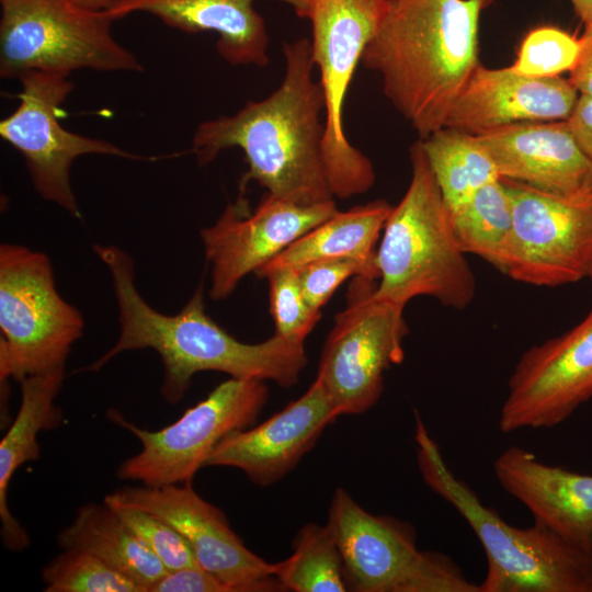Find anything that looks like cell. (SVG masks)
<instances>
[{
    "label": "cell",
    "mask_w": 592,
    "mask_h": 592,
    "mask_svg": "<svg viewBox=\"0 0 592 592\" xmlns=\"http://www.w3.org/2000/svg\"><path fill=\"white\" fill-rule=\"evenodd\" d=\"M377 284L374 276H353L322 348L317 377L340 415L371 409L384 390V373L405 358V307L378 299Z\"/></svg>",
    "instance_id": "cell-10"
},
{
    "label": "cell",
    "mask_w": 592,
    "mask_h": 592,
    "mask_svg": "<svg viewBox=\"0 0 592 592\" xmlns=\"http://www.w3.org/2000/svg\"><path fill=\"white\" fill-rule=\"evenodd\" d=\"M475 136L500 178L561 194L592 184V163L567 121L516 123Z\"/></svg>",
    "instance_id": "cell-20"
},
{
    "label": "cell",
    "mask_w": 592,
    "mask_h": 592,
    "mask_svg": "<svg viewBox=\"0 0 592 592\" xmlns=\"http://www.w3.org/2000/svg\"><path fill=\"white\" fill-rule=\"evenodd\" d=\"M579 41V55L568 80L580 95L592 98V24L584 25Z\"/></svg>",
    "instance_id": "cell-34"
},
{
    "label": "cell",
    "mask_w": 592,
    "mask_h": 592,
    "mask_svg": "<svg viewBox=\"0 0 592 592\" xmlns=\"http://www.w3.org/2000/svg\"><path fill=\"white\" fill-rule=\"evenodd\" d=\"M267 398L264 380L230 377L177 421L153 431L111 410L109 418L133 433L141 445L118 466L117 477L147 487L192 482L224 437L254 423Z\"/></svg>",
    "instance_id": "cell-11"
},
{
    "label": "cell",
    "mask_w": 592,
    "mask_h": 592,
    "mask_svg": "<svg viewBox=\"0 0 592 592\" xmlns=\"http://www.w3.org/2000/svg\"><path fill=\"white\" fill-rule=\"evenodd\" d=\"M21 91L15 111L0 123V136L24 158L35 191L73 218L82 219L70 184V169L84 155L155 160L114 144L72 133L59 122L60 106L73 89L66 76L31 71L18 79Z\"/></svg>",
    "instance_id": "cell-13"
},
{
    "label": "cell",
    "mask_w": 592,
    "mask_h": 592,
    "mask_svg": "<svg viewBox=\"0 0 592 592\" xmlns=\"http://www.w3.org/2000/svg\"><path fill=\"white\" fill-rule=\"evenodd\" d=\"M588 278H590L592 281V263L590 265Z\"/></svg>",
    "instance_id": "cell-38"
},
{
    "label": "cell",
    "mask_w": 592,
    "mask_h": 592,
    "mask_svg": "<svg viewBox=\"0 0 592 592\" xmlns=\"http://www.w3.org/2000/svg\"><path fill=\"white\" fill-rule=\"evenodd\" d=\"M579 50V38L555 26H540L524 37L511 67L533 77H555L573 68Z\"/></svg>",
    "instance_id": "cell-29"
},
{
    "label": "cell",
    "mask_w": 592,
    "mask_h": 592,
    "mask_svg": "<svg viewBox=\"0 0 592 592\" xmlns=\"http://www.w3.org/2000/svg\"><path fill=\"white\" fill-rule=\"evenodd\" d=\"M339 412L323 384L315 380L298 399L264 422L224 437L205 466L238 468L255 485H273L292 471Z\"/></svg>",
    "instance_id": "cell-17"
},
{
    "label": "cell",
    "mask_w": 592,
    "mask_h": 592,
    "mask_svg": "<svg viewBox=\"0 0 592 592\" xmlns=\"http://www.w3.org/2000/svg\"><path fill=\"white\" fill-rule=\"evenodd\" d=\"M103 502L146 511L173 526L189 543L197 565L232 592L285 591L274 576V563L251 551L223 511L203 499L192 482L126 486L105 496Z\"/></svg>",
    "instance_id": "cell-15"
},
{
    "label": "cell",
    "mask_w": 592,
    "mask_h": 592,
    "mask_svg": "<svg viewBox=\"0 0 592 592\" xmlns=\"http://www.w3.org/2000/svg\"><path fill=\"white\" fill-rule=\"evenodd\" d=\"M62 548L88 551L149 592L168 571L107 505L90 503L57 535Z\"/></svg>",
    "instance_id": "cell-24"
},
{
    "label": "cell",
    "mask_w": 592,
    "mask_h": 592,
    "mask_svg": "<svg viewBox=\"0 0 592 592\" xmlns=\"http://www.w3.org/2000/svg\"><path fill=\"white\" fill-rule=\"evenodd\" d=\"M264 278L270 284V311L275 334L305 340L320 320L321 311L315 310L307 303L296 269H278Z\"/></svg>",
    "instance_id": "cell-30"
},
{
    "label": "cell",
    "mask_w": 592,
    "mask_h": 592,
    "mask_svg": "<svg viewBox=\"0 0 592 592\" xmlns=\"http://www.w3.org/2000/svg\"><path fill=\"white\" fill-rule=\"evenodd\" d=\"M0 76L31 71L68 77L78 69L143 71L135 54L112 33L104 10L73 0H0Z\"/></svg>",
    "instance_id": "cell-8"
},
{
    "label": "cell",
    "mask_w": 592,
    "mask_h": 592,
    "mask_svg": "<svg viewBox=\"0 0 592 592\" xmlns=\"http://www.w3.org/2000/svg\"><path fill=\"white\" fill-rule=\"evenodd\" d=\"M46 592H146L94 555L64 548L42 571Z\"/></svg>",
    "instance_id": "cell-28"
},
{
    "label": "cell",
    "mask_w": 592,
    "mask_h": 592,
    "mask_svg": "<svg viewBox=\"0 0 592 592\" xmlns=\"http://www.w3.org/2000/svg\"><path fill=\"white\" fill-rule=\"evenodd\" d=\"M167 571L198 566L185 538L163 520L136 508L109 504Z\"/></svg>",
    "instance_id": "cell-31"
},
{
    "label": "cell",
    "mask_w": 592,
    "mask_h": 592,
    "mask_svg": "<svg viewBox=\"0 0 592 592\" xmlns=\"http://www.w3.org/2000/svg\"><path fill=\"white\" fill-rule=\"evenodd\" d=\"M274 576L295 592L349 591L343 561L327 525L308 523L293 542V554L274 563Z\"/></svg>",
    "instance_id": "cell-27"
},
{
    "label": "cell",
    "mask_w": 592,
    "mask_h": 592,
    "mask_svg": "<svg viewBox=\"0 0 592 592\" xmlns=\"http://www.w3.org/2000/svg\"><path fill=\"white\" fill-rule=\"evenodd\" d=\"M361 64L420 139L443 128L478 66L481 13L493 0H387Z\"/></svg>",
    "instance_id": "cell-3"
},
{
    "label": "cell",
    "mask_w": 592,
    "mask_h": 592,
    "mask_svg": "<svg viewBox=\"0 0 592 592\" xmlns=\"http://www.w3.org/2000/svg\"><path fill=\"white\" fill-rule=\"evenodd\" d=\"M451 215L462 251L500 272L513 230L512 203L502 179L483 185Z\"/></svg>",
    "instance_id": "cell-26"
},
{
    "label": "cell",
    "mask_w": 592,
    "mask_h": 592,
    "mask_svg": "<svg viewBox=\"0 0 592 592\" xmlns=\"http://www.w3.org/2000/svg\"><path fill=\"white\" fill-rule=\"evenodd\" d=\"M392 206L384 200L337 210L328 219L299 237L260 267L255 275L329 258H353L376 264V242ZM377 265V264H376Z\"/></svg>",
    "instance_id": "cell-23"
},
{
    "label": "cell",
    "mask_w": 592,
    "mask_h": 592,
    "mask_svg": "<svg viewBox=\"0 0 592 592\" xmlns=\"http://www.w3.org/2000/svg\"><path fill=\"white\" fill-rule=\"evenodd\" d=\"M511 198L513 230L501 273L556 287L589 275L592 263V184L569 194L501 178Z\"/></svg>",
    "instance_id": "cell-12"
},
{
    "label": "cell",
    "mask_w": 592,
    "mask_h": 592,
    "mask_svg": "<svg viewBox=\"0 0 592 592\" xmlns=\"http://www.w3.org/2000/svg\"><path fill=\"white\" fill-rule=\"evenodd\" d=\"M311 26V58L325 96L323 162L333 197L362 194L375 183L371 160L348 139L343 105L362 54L387 0H278Z\"/></svg>",
    "instance_id": "cell-6"
},
{
    "label": "cell",
    "mask_w": 592,
    "mask_h": 592,
    "mask_svg": "<svg viewBox=\"0 0 592 592\" xmlns=\"http://www.w3.org/2000/svg\"><path fill=\"white\" fill-rule=\"evenodd\" d=\"M79 5L91 10H104L114 0H73Z\"/></svg>",
    "instance_id": "cell-37"
},
{
    "label": "cell",
    "mask_w": 592,
    "mask_h": 592,
    "mask_svg": "<svg viewBox=\"0 0 592 592\" xmlns=\"http://www.w3.org/2000/svg\"><path fill=\"white\" fill-rule=\"evenodd\" d=\"M414 418L417 462L424 482L462 515L485 550L481 592H592V554L538 522L528 527L506 523L455 476L418 412Z\"/></svg>",
    "instance_id": "cell-4"
},
{
    "label": "cell",
    "mask_w": 592,
    "mask_h": 592,
    "mask_svg": "<svg viewBox=\"0 0 592 592\" xmlns=\"http://www.w3.org/2000/svg\"><path fill=\"white\" fill-rule=\"evenodd\" d=\"M567 123L580 149L592 163V98L579 94Z\"/></svg>",
    "instance_id": "cell-35"
},
{
    "label": "cell",
    "mask_w": 592,
    "mask_h": 592,
    "mask_svg": "<svg viewBox=\"0 0 592 592\" xmlns=\"http://www.w3.org/2000/svg\"><path fill=\"white\" fill-rule=\"evenodd\" d=\"M283 54L285 70L278 88L234 115L201 123L191 152L206 166L223 150L240 148L248 163L241 193L255 181L269 194L298 205L333 201L322 152L325 96L312 77L310 41L284 43Z\"/></svg>",
    "instance_id": "cell-2"
},
{
    "label": "cell",
    "mask_w": 592,
    "mask_h": 592,
    "mask_svg": "<svg viewBox=\"0 0 592 592\" xmlns=\"http://www.w3.org/2000/svg\"><path fill=\"white\" fill-rule=\"evenodd\" d=\"M592 399V306L565 333L524 351L514 366L498 426L502 433L549 429Z\"/></svg>",
    "instance_id": "cell-14"
},
{
    "label": "cell",
    "mask_w": 592,
    "mask_h": 592,
    "mask_svg": "<svg viewBox=\"0 0 592 592\" xmlns=\"http://www.w3.org/2000/svg\"><path fill=\"white\" fill-rule=\"evenodd\" d=\"M254 1L114 0L104 11L114 21L144 12L186 33H217V52L230 65L265 67L269 34Z\"/></svg>",
    "instance_id": "cell-21"
},
{
    "label": "cell",
    "mask_w": 592,
    "mask_h": 592,
    "mask_svg": "<svg viewBox=\"0 0 592 592\" xmlns=\"http://www.w3.org/2000/svg\"><path fill=\"white\" fill-rule=\"evenodd\" d=\"M65 377L66 372H58L22 379L18 413L0 442V534L3 545L13 551L23 550L31 540L9 509V485L19 467L39 458V433L61 422L55 399Z\"/></svg>",
    "instance_id": "cell-22"
},
{
    "label": "cell",
    "mask_w": 592,
    "mask_h": 592,
    "mask_svg": "<svg viewBox=\"0 0 592 592\" xmlns=\"http://www.w3.org/2000/svg\"><path fill=\"white\" fill-rule=\"evenodd\" d=\"M106 265L118 307L119 334L115 344L81 371H99L123 352L151 349L163 366L161 396L175 405L203 371L239 379L272 380L288 388L298 383L308 358L305 340L274 335L260 343H244L218 326L206 312L204 283L174 315L152 308L135 285L133 258L115 244H94Z\"/></svg>",
    "instance_id": "cell-1"
},
{
    "label": "cell",
    "mask_w": 592,
    "mask_h": 592,
    "mask_svg": "<svg viewBox=\"0 0 592 592\" xmlns=\"http://www.w3.org/2000/svg\"><path fill=\"white\" fill-rule=\"evenodd\" d=\"M149 592H232L231 588L200 566L168 571Z\"/></svg>",
    "instance_id": "cell-33"
},
{
    "label": "cell",
    "mask_w": 592,
    "mask_h": 592,
    "mask_svg": "<svg viewBox=\"0 0 592 592\" xmlns=\"http://www.w3.org/2000/svg\"><path fill=\"white\" fill-rule=\"evenodd\" d=\"M334 201L298 205L266 193L253 212L243 196L201 230L210 264L209 297L227 298L240 281L337 212Z\"/></svg>",
    "instance_id": "cell-16"
},
{
    "label": "cell",
    "mask_w": 592,
    "mask_h": 592,
    "mask_svg": "<svg viewBox=\"0 0 592 592\" xmlns=\"http://www.w3.org/2000/svg\"><path fill=\"white\" fill-rule=\"evenodd\" d=\"M296 271L307 303L319 311L346 278L360 274L379 278L376 264L353 258L320 259L306 263Z\"/></svg>",
    "instance_id": "cell-32"
},
{
    "label": "cell",
    "mask_w": 592,
    "mask_h": 592,
    "mask_svg": "<svg viewBox=\"0 0 592 592\" xmlns=\"http://www.w3.org/2000/svg\"><path fill=\"white\" fill-rule=\"evenodd\" d=\"M493 473L502 489L525 505L535 522L592 554V475L546 464L520 446L498 455Z\"/></svg>",
    "instance_id": "cell-19"
},
{
    "label": "cell",
    "mask_w": 592,
    "mask_h": 592,
    "mask_svg": "<svg viewBox=\"0 0 592 592\" xmlns=\"http://www.w3.org/2000/svg\"><path fill=\"white\" fill-rule=\"evenodd\" d=\"M420 140L451 213L483 185L500 178L493 160L475 135L443 127Z\"/></svg>",
    "instance_id": "cell-25"
},
{
    "label": "cell",
    "mask_w": 592,
    "mask_h": 592,
    "mask_svg": "<svg viewBox=\"0 0 592 592\" xmlns=\"http://www.w3.org/2000/svg\"><path fill=\"white\" fill-rule=\"evenodd\" d=\"M579 93L560 76L533 77L511 66L478 64L453 103L444 127L471 135L516 123L567 121Z\"/></svg>",
    "instance_id": "cell-18"
},
{
    "label": "cell",
    "mask_w": 592,
    "mask_h": 592,
    "mask_svg": "<svg viewBox=\"0 0 592 592\" xmlns=\"http://www.w3.org/2000/svg\"><path fill=\"white\" fill-rule=\"evenodd\" d=\"M410 162L409 186L392 206L376 252L375 296L402 307L414 297L430 296L465 309L475 297L476 278L420 139L410 148Z\"/></svg>",
    "instance_id": "cell-5"
},
{
    "label": "cell",
    "mask_w": 592,
    "mask_h": 592,
    "mask_svg": "<svg viewBox=\"0 0 592 592\" xmlns=\"http://www.w3.org/2000/svg\"><path fill=\"white\" fill-rule=\"evenodd\" d=\"M326 525L349 591L481 592L447 555L420 550L408 523L367 512L342 488L331 498Z\"/></svg>",
    "instance_id": "cell-9"
},
{
    "label": "cell",
    "mask_w": 592,
    "mask_h": 592,
    "mask_svg": "<svg viewBox=\"0 0 592 592\" xmlns=\"http://www.w3.org/2000/svg\"><path fill=\"white\" fill-rule=\"evenodd\" d=\"M570 2L583 24H592V0H570Z\"/></svg>",
    "instance_id": "cell-36"
},
{
    "label": "cell",
    "mask_w": 592,
    "mask_h": 592,
    "mask_svg": "<svg viewBox=\"0 0 592 592\" xmlns=\"http://www.w3.org/2000/svg\"><path fill=\"white\" fill-rule=\"evenodd\" d=\"M81 312L59 294L47 254L0 246V382L66 372Z\"/></svg>",
    "instance_id": "cell-7"
}]
</instances>
